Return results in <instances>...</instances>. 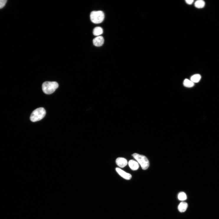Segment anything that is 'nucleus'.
Wrapping results in <instances>:
<instances>
[{
  "label": "nucleus",
  "mask_w": 219,
  "mask_h": 219,
  "mask_svg": "<svg viewBox=\"0 0 219 219\" xmlns=\"http://www.w3.org/2000/svg\"><path fill=\"white\" fill-rule=\"evenodd\" d=\"M46 114L45 109L43 107L36 109L32 112L30 117L31 121L35 122L42 120Z\"/></svg>",
  "instance_id": "nucleus-1"
},
{
  "label": "nucleus",
  "mask_w": 219,
  "mask_h": 219,
  "mask_svg": "<svg viewBox=\"0 0 219 219\" xmlns=\"http://www.w3.org/2000/svg\"><path fill=\"white\" fill-rule=\"evenodd\" d=\"M58 86V83L56 82L47 81L43 83L42 89L45 94H50L55 91Z\"/></svg>",
  "instance_id": "nucleus-2"
},
{
  "label": "nucleus",
  "mask_w": 219,
  "mask_h": 219,
  "mask_svg": "<svg viewBox=\"0 0 219 219\" xmlns=\"http://www.w3.org/2000/svg\"><path fill=\"white\" fill-rule=\"evenodd\" d=\"M132 156L140 164L143 170H147L150 166V163L146 156L136 153L133 154Z\"/></svg>",
  "instance_id": "nucleus-3"
},
{
  "label": "nucleus",
  "mask_w": 219,
  "mask_h": 219,
  "mask_svg": "<svg viewBox=\"0 0 219 219\" xmlns=\"http://www.w3.org/2000/svg\"><path fill=\"white\" fill-rule=\"evenodd\" d=\"M90 18L91 22L96 24L102 22L104 18V14L102 11H93L91 12Z\"/></svg>",
  "instance_id": "nucleus-4"
},
{
  "label": "nucleus",
  "mask_w": 219,
  "mask_h": 219,
  "mask_svg": "<svg viewBox=\"0 0 219 219\" xmlns=\"http://www.w3.org/2000/svg\"><path fill=\"white\" fill-rule=\"evenodd\" d=\"M116 170L119 175L126 180H130L132 177L131 174L127 173L120 168H116Z\"/></svg>",
  "instance_id": "nucleus-5"
},
{
  "label": "nucleus",
  "mask_w": 219,
  "mask_h": 219,
  "mask_svg": "<svg viewBox=\"0 0 219 219\" xmlns=\"http://www.w3.org/2000/svg\"><path fill=\"white\" fill-rule=\"evenodd\" d=\"M104 42L103 37L102 36H99L94 38L93 40L94 45L97 47L102 46Z\"/></svg>",
  "instance_id": "nucleus-6"
},
{
  "label": "nucleus",
  "mask_w": 219,
  "mask_h": 219,
  "mask_svg": "<svg viewBox=\"0 0 219 219\" xmlns=\"http://www.w3.org/2000/svg\"><path fill=\"white\" fill-rule=\"evenodd\" d=\"M116 164L119 166L121 168H123L126 166L128 164V162L126 159L122 157L118 158L116 161Z\"/></svg>",
  "instance_id": "nucleus-7"
},
{
  "label": "nucleus",
  "mask_w": 219,
  "mask_h": 219,
  "mask_svg": "<svg viewBox=\"0 0 219 219\" xmlns=\"http://www.w3.org/2000/svg\"><path fill=\"white\" fill-rule=\"evenodd\" d=\"M128 165L129 167L133 171L137 170L139 167V165L138 163L133 160L129 161Z\"/></svg>",
  "instance_id": "nucleus-8"
},
{
  "label": "nucleus",
  "mask_w": 219,
  "mask_h": 219,
  "mask_svg": "<svg viewBox=\"0 0 219 219\" xmlns=\"http://www.w3.org/2000/svg\"><path fill=\"white\" fill-rule=\"evenodd\" d=\"M187 207V204L185 202H182L178 205V210L179 212L183 213L186 211Z\"/></svg>",
  "instance_id": "nucleus-9"
},
{
  "label": "nucleus",
  "mask_w": 219,
  "mask_h": 219,
  "mask_svg": "<svg viewBox=\"0 0 219 219\" xmlns=\"http://www.w3.org/2000/svg\"><path fill=\"white\" fill-rule=\"evenodd\" d=\"M103 30L100 27H95L93 30V33L95 36H98L102 34Z\"/></svg>",
  "instance_id": "nucleus-10"
},
{
  "label": "nucleus",
  "mask_w": 219,
  "mask_h": 219,
  "mask_svg": "<svg viewBox=\"0 0 219 219\" xmlns=\"http://www.w3.org/2000/svg\"><path fill=\"white\" fill-rule=\"evenodd\" d=\"M201 78V76L200 74H196L191 77V81L194 83H197L200 81Z\"/></svg>",
  "instance_id": "nucleus-11"
},
{
  "label": "nucleus",
  "mask_w": 219,
  "mask_h": 219,
  "mask_svg": "<svg viewBox=\"0 0 219 219\" xmlns=\"http://www.w3.org/2000/svg\"><path fill=\"white\" fill-rule=\"evenodd\" d=\"M195 7L197 8H202L205 6V3L202 0H198L195 2Z\"/></svg>",
  "instance_id": "nucleus-12"
},
{
  "label": "nucleus",
  "mask_w": 219,
  "mask_h": 219,
  "mask_svg": "<svg viewBox=\"0 0 219 219\" xmlns=\"http://www.w3.org/2000/svg\"><path fill=\"white\" fill-rule=\"evenodd\" d=\"M183 84L185 86L187 87H192L194 86V83L188 79H185L183 82Z\"/></svg>",
  "instance_id": "nucleus-13"
},
{
  "label": "nucleus",
  "mask_w": 219,
  "mask_h": 219,
  "mask_svg": "<svg viewBox=\"0 0 219 219\" xmlns=\"http://www.w3.org/2000/svg\"><path fill=\"white\" fill-rule=\"evenodd\" d=\"M178 198L179 200L184 201L186 200L187 196L186 194L184 192H181L178 195Z\"/></svg>",
  "instance_id": "nucleus-14"
},
{
  "label": "nucleus",
  "mask_w": 219,
  "mask_h": 219,
  "mask_svg": "<svg viewBox=\"0 0 219 219\" xmlns=\"http://www.w3.org/2000/svg\"><path fill=\"white\" fill-rule=\"evenodd\" d=\"M7 1L6 0H0V9L5 6Z\"/></svg>",
  "instance_id": "nucleus-15"
},
{
  "label": "nucleus",
  "mask_w": 219,
  "mask_h": 219,
  "mask_svg": "<svg viewBox=\"0 0 219 219\" xmlns=\"http://www.w3.org/2000/svg\"><path fill=\"white\" fill-rule=\"evenodd\" d=\"M185 1L186 3L188 5H192L194 2L193 0H187Z\"/></svg>",
  "instance_id": "nucleus-16"
}]
</instances>
